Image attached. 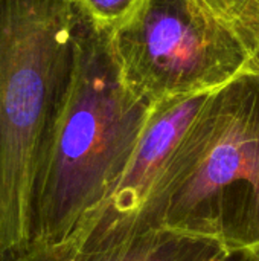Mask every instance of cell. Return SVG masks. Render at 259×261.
Wrapping results in <instances>:
<instances>
[{
    "label": "cell",
    "mask_w": 259,
    "mask_h": 261,
    "mask_svg": "<svg viewBox=\"0 0 259 261\" xmlns=\"http://www.w3.org/2000/svg\"><path fill=\"white\" fill-rule=\"evenodd\" d=\"M153 107L125 84L110 31L79 11L75 76L34 176L26 249L63 242L105 199Z\"/></svg>",
    "instance_id": "1"
},
{
    "label": "cell",
    "mask_w": 259,
    "mask_h": 261,
    "mask_svg": "<svg viewBox=\"0 0 259 261\" xmlns=\"http://www.w3.org/2000/svg\"><path fill=\"white\" fill-rule=\"evenodd\" d=\"M79 11L70 0H0V258L27 248L38 162L78 61Z\"/></svg>",
    "instance_id": "2"
},
{
    "label": "cell",
    "mask_w": 259,
    "mask_h": 261,
    "mask_svg": "<svg viewBox=\"0 0 259 261\" xmlns=\"http://www.w3.org/2000/svg\"><path fill=\"white\" fill-rule=\"evenodd\" d=\"M226 251L259 248V75L214 90L177 147L143 217Z\"/></svg>",
    "instance_id": "3"
},
{
    "label": "cell",
    "mask_w": 259,
    "mask_h": 261,
    "mask_svg": "<svg viewBox=\"0 0 259 261\" xmlns=\"http://www.w3.org/2000/svg\"><path fill=\"white\" fill-rule=\"evenodd\" d=\"M110 40L125 84L151 106L253 70L243 44L197 0H142Z\"/></svg>",
    "instance_id": "4"
},
{
    "label": "cell",
    "mask_w": 259,
    "mask_h": 261,
    "mask_svg": "<svg viewBox=\"0 0 259 261\" xmlns=\"http://www.w3.org/2000/svg\"><path fill=\"white\" fill-rule=\"evenodd\" d=\"M211 93L177 96L153 107L124 173L105 199L78 222L63 243L107 248L142 234L147 208L185 133Z\"/></svg>",
    "instance_id": "5"
},
{
    "label": "cell",
    "mask_w": 259,
    "mask_h": 261,
    "mask_svg": "<svg viewBox=\"0 0 259 261\" xmlns=\"http://www.w3.org/2000/svg\"><path fill=\"white\" fill-rule=\"evenodd\" d=\"M223 251L226 249L203 239L150 229L107 248H76L63 242L34 246L11 261H214Z\"/></svg>",
    "instance_id": "6"
},
{
    "label": "cell",
    "mask_w": 259,
    "mask_h": 261,
    "mask_svg": "<svg viewBox=\"0 0 259 261\" xmlns=\"http://www.w3.org/2000/svg\"><path fill=\"white\" fill-rule=\"evenodd\" d=\"M253 58L259 52V0H197Z\"/></svg>",
    "instance_id": "7"
},
{
    "label": "cell",
    "mask_w": 259,
    "mask_h": 261,
    "mask_svg": "<svg viewBox=\"0 0 259 261\" xmlns=\"http://www.w3.org/2000/svg\"><path fill=\"white\" fill-rule=\"evenodd\" d=\"M99 28L113 31L122 24L142 0H70Z\"/></svg>",
    "instance_id": "8"
},
{
    "label": "cell",
    "mask_w": 259,
    "mask_h": 261,
    "mask_svg": "<svg viewBox=\"0 0 259 261\" xmlns=\"http://www.w3.org/2000/svg\"><path fill=\"white\" fill-rule=\"evenodd\" d=\"M214 261H259V248L241 251H223Z\"/></svg>",
    "instance_id": "9"
},
{
    "label": "cell",
    "mask_w": 259,
    "mask_h": 261,
    "mask_svg": "<svg viewBox=\"0 0 259 261\" xmlns=\"http://www.w3.org/2000/svg\"><path fill=\"white\" fill-rule=\"evenodd\" d=\"M252 61H253V63H252L253 70H255V72L259 75V52L255 55V57H253V58H252Z\"/></svg>",
    "instance_id": "10"
},
{
    "label": "cell",
    "mask_w": 259,
    "mask_h": 261,
    "mask_svg": "<svg viewBox=\"0 0 259 261\" xmlns=\"http://www.w3.org/2000/svg\"><path fill=\"white\" fill-rule=\"evenodd\" d=\"M0 261H2V258H0Z\"/></svg>",
    "instance_id": "11"
}]
</instances>
